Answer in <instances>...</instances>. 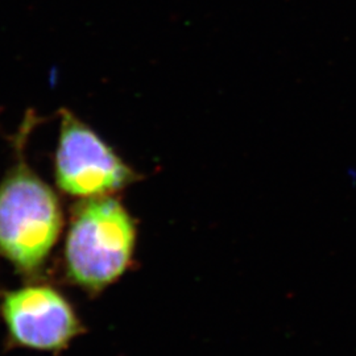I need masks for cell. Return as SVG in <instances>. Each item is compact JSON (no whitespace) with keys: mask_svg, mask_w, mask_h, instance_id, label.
I'll return each mask as SVG.
<instances>
[{"mask_svg":"<svg viewBox=\"0 0 356 356\" xmlns=\"http://www.w3.org/2000/svg\"><path fill=\"white\" fill-rule=\"evenodd\" d=\"M135 247V226L114 198H86L73 210L65 242L67 277L88 292H101L127 269Z\"/></svg>","mask_w":356,"mask_h":356,"instance_id":"obj_1","label":"cell"},{"mask_svg":"<svg viewBox=\"0 0 356 356\" xmlns=\"http://www.w3.org/2000/svg\"><path fill=\"white\" fill-rule=\"evenodd\" d=\"M57 195L23 159L0 182V256L19 272L36 273L63 229Z\"/></svg>","mask_w":356,"mask_h":356,"instance_id":"obj_2","label":"cell"},{"mask_svg":"<svg viewBox=\"0 0 356 356\" xmlns=\"http://www.w3.org/2000/svg\"><path fill=\"white\" fill-rule=\"evenodd\" d=\"M54 175L61 191L82 198L104 197L135 179V173L86 124L61 111Z\"/></svg>","mask_w":356,"mask_h":356,"instance_id":"obj_3","label":"cell"},{"mask_svg":"<svg viewBox=\"0 0 356 356\" xmlns=\"http://www.w3.org/2000/svg\"><path fill=\"white\" fill-rule=\"evenodd\" d=\"M0 317L8 339L33 351H64L82 331L73 306L47 284H28L4 293Z\"/></svg>","mask_w":356,"mask_h":356,"instance_id":"obj_4","label":"cell"}]
</instances>
